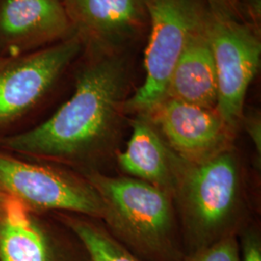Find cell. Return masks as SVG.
<instances>
[{"instance_id":"1","label":"cell","mask_w":261,"mask_h":261,"mask_svg":"<svg viewBox=\"0 0 261 261\" xmlns=\"http://www.w3.org/2000/svg\"><path fill=\"white\" fill-rule=\"evenodd\" d=\"M128 87L123 58L99 56L80 72L72 97L47 120L5 137L0 146L35 158L79 161L109 140L118 121Z\"/></svg>"},{"instance_id":"2","label":"cell","mask_w":261,"mask_h":261,"mask_svg":"<svg viewBox=\"0 0 261 261\" xmlns=\"http://www.w3.org/2000/svg\"><path fill=\"white\" fill-rule=\"evenodd\" d=\"M87 181L101 197L110 232L146 261H180L167 191L136 178L90 173Z\"/></svg>"},{"instance_id":"3","label":"cell","mask_w":261,"mask_h":261,"mask_svg":"<svg viewBox=\"0 0 261 261\" xmlns=\"http://www.w3.org/2000/svg\"><path fill=\"white\" fill-rule=\"evenodd\" d=\"M186 223L189 252L231 233L230 217L238 198L239 177L233 156L223 151L191 163L177 180Z\"/></svg>"},{"instance_id":"4","label":"cell","mask_w":261,"mask_h":261,"mask_svg":"<svg viewBox=\"0 0 261 261\" xmlns=\"http://www.w3.org/2000/svg\"><path fill=\"white\" fill-rule=\"evenodd\" d=\"M147 11L151 30L144 55L145 81L125 103L144 114L167 98L175 65L206 14L196 0H147Z\"/></svg>"},{"instance_id":"5","label":"cell","mask_w":261,"mask_h":261,"mask_svg":"<svg viewBox=\"0 0 261 261\" xmlns=\"http://www.w3.org/2000/svg\"><path fill=\"white\" fill-rule=\"evenodd\" d=\"M204 28L214 57L218 80L216 112L230 130L242 117L248 87L258 72L260 40L248 24L231 14L213 10L206 13Z\"/></svg>"},{"instance_id":"6","label":"cell","mask_w":261,"mask_h":261,"mask_svg":"<svg viewBox=\"0 0 261 261\" xmlns=\"http://www.w3.org/2000/svg\"><path fill=\"white\" fill-rule=\"evenodd\" d=\"M0 193L31 211L66 210L103 218L102 199L88 181L0 152Z\"/></svg>"},{"instance_id":"7","label":"cell","mask_w":261,"mask_h":261,"mask_svg":"<svg viewBox=\"0 0 261 261\" xmlns=\"http://www.w3.org/2000/svg\"><path fill=\"white\" fill-rule=\"evenodd\" d=\"M76 34L0 64V128L33 110L83 49Z\"/></svg>"},{"instance_id":"8","label":"cell","mask_w":261,"mask_h":261,"mask_svg":"<svg viewBox=\"0 0 261 261\" xmlns=\"http://www.w3.org/2000/svg\"><path fill=\"white\" fill-rule=\"evenodd\" d=\"M75 34L62 0H0V56L12 58Z\"/></svg>"},{"instance_id":"9","label":"cell","mask_w":261,"mask_h":261,"mask_svg":"<svg viewBox=\"0 0 261 261\" xmlns=\"http://www.w3.org/2000/svg\"><path fill=\"white\" fill-rule=\"evenodd\" d=\"M152 121L183 159L197 163L224 151L229 130L216 110L166 98L149 113Z\"/></svg>"},{"instance_id":"10","label":"cell","mask_w":261,"mask_h":261,"mask_svg":"<svg viewBox=\"0 0 261 261\" xmlns=\"http://www.w3.org/2000/svg\"><path fill=\"white\" fill-rule=\"evenodd\" d=\"M75 34L101 53L134 37L145 22L147 0H66Z\"/></svg>"},{"instance_id":"11","label":"cell","mask_w":261,"mask_h":261,"mask_svg":"<svg viewBox=\"0 0 261 261\" xmlns=\"http://www.w3.org/2000/svg\"><path fill=\"white\" fill-rule=\"evenodd\" d=\"M167 98L205 109L216 108L218 80L204 21L190 38L175 65Z\"/></svg>"},{"instance_id":"12","label":"cell","mask_w":261,"mask_h":261,"mask_svg":"<svg viewBox=\"0 0 261 261\" xmlns=\"http://www.w3.org/2000/svg\"><path fill=\"white\" fill-rule=\"evenodd\" d=\"M0 261H58L53 244L30 210L8 195L0 206Z\"/></svg>"},{"instance_id":"13","label":"cell","mask_w":261,"mask_h":261,"mask_svg":"<svg viewBox=\"0 0 261 261\" xmlns=\"http://www.w3.org/2000/svg\"><path fill=\"white\" fill-rule=\"evenodd\" d=\"M124 171L136 179L147 182L162 190L177 183L171 155L153 124L140 118L133 124V133L127 148L118 155Z\"/></svg>"},{"instance_id":"14","label":"cell","mask_w":261,"mask_h":261,"mask_svg":"<svg viewBox=\"0 0 261 261\" xmlns=\"http://www.w3.org/2000/svg\"><path fill=\"white\" fill-rule=\"evenodd\" d=\"M67 224L82 244L88 261H146L98 224L81 219H69Z\"/></svg>"},{"instance_id":"15","label":"cell","mask_w":261,"mask_h":261,"mask_svg":"<svg viewBox=\"0 0 261 261\" xmlns=\"http://www.w3.org/2000/svg\"><path fill=\"white\" fill-rule=\"evenodd\" d=\"M180 261H241L239 241L234 234L226 235L208 246L187 252Z\"/></svg>"},{"instance_id":"16","label":"cell","mask_w":261,"mask_h":261,"mask_svg":"<svg viewBox=\"0 0 261 261\" xmlns=\"http://www.w3.org/2000/svg\"><path fill=\"white\" fill-rule=\"evenodd\" d=\"M241 261H261V239L253 230L246 231L239 243Z\"/></svg>"},{"instance_id":"17","label":"cell","mask_w":261,"mask_h":261,"mask_svg":"<svg viewBox=\"0 0 261 261\" xmlns=\"http://www.w3.org/2000/svg\"><path fill=\"white\" fill-rule=\"evenodd\" d=\"M246 128L251 136L256 149H258V153L260 154L261 148V126L260 118L257 115H250L246 118Z\"/></svg>"},{"instance_id":"18","label":"cell","mask_w":261,"mask_h":261,"mask_svg":"<svg viewBox=\"0 0 261 261\" xmlns=\"http://www.w3.org/2000/svg\"><path fill=\"white\" fill-rule=\"evenodd\" d=\"M211 2L212 9L231 14L237 0H209Z\"/></svg>"},{"instance_id":"19","label":"cell","mask_w":261,"mask_h":261,"mask_svg":"<svg viewBox=\"0 0 261 261\" xmlns=\"http://www.w3.org/2000/svg\"><path fill=\"white\" fill-rule=\"evenodd\" d=\"M249 8L251 9L254 16H259L260 14L261 0H246Z\"/></svg>"},{"instance_id":"20","label":"cell","mask_w":261,"mask_h":261,"mask_svg":"<svg viewBox=\"0 0 261 261\" xmlns=\"http://www.w3.org/2000/svg\"><path fill=\"white\" fill-rule=\"evenodd\" d=\"M3 197H4V194H2V193H0V206H1V203H2V200H3Z\"/></svg>"},{"instance_id":"21","label":"cell","mask_w":261,"mask_h":261,"mask_svg":"<svg viewBox=\"0 0 261 261\" xmlns=\"http://www.w3.org/2000/svg\"><path fill=\"white\" fill-rule=\"evenodd\" d=\"M4 59H5L4 57H2V56H0V64H1V63L4 61Z\"/></svg>"},{"instance_id":"22","label":"cell","mask_w":261,"mask_h":261,"mask_svg":"<svg viewBox=\"0 0 261 261\" xmlns=\"http://www.w3.org/2000/svg\"><path fill=\"white\" fill-rule=\"evenodd\" d=\"M62 1H63V2H65L66 0H62Z\"/></svg>"}]
</instances>
